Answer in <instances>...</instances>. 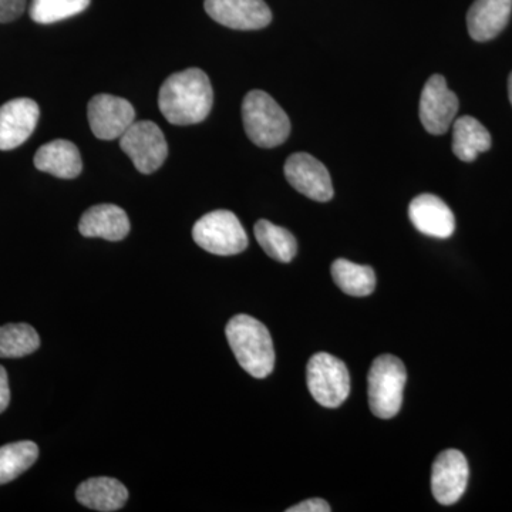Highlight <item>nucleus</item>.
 I'll return each mask as SVG.
<instances>
[{
    "instance_id": "nucleus-7",
    "label": "nucleus",
    "mask_w": 512,
    "mask_h": 512,
    "mask_svg": "<svg viewBox=\"0 0 512 512\" xmlns=\"http://www.w3.org/2000/svg\"><path fill=\"white\" fill-rule=\"evenodd\" d=\"M120 147L141 174H153L168 157V144L153 121H134L120 138Z\"/></svg>"
},
{
    "instance_id": "nucleus-21",
    "label": "nucleus",
    "mask_w": 512,
    "mask_h": 512,
    "mask_svg": "<svg viewBox=\"0 0 512 512\" xmlns=\"http://www.w3.org/2000/svg\"><path fill=\"white\" fill-rule=\"evenodd\" d=\"M254 231L258 244L275 261L288 264L295 258L296 252H298V242L288 229L261 220L256 222Z\"/></svg>"
},
{
    "instance_id": "nucleus-14",
    "label": "nucleus",
    "mask_w": 512,
    "mask_h": 512,
    "mask_svg": "<svg viewBox=\"0 0 512 512\" xmlns=\"http://www.w3.org/2000/svg\"><path fill=\"white\" fill-rule=\"evenodd\" d=\"M410 221L427 237L446 239L454 234L456 218L450 207L433 194H421L409 205Z\"/></svg>"
},
{
    "instance_id": "nucleus-12",
    "label": "nucleus",
    "mask_w": 512,
    "mask_h": 512,
    "mask_svg": "<svg viewBox=\"0 0 512 512\" xmlns=\"http://www.w3.org/2000/svg\"><path fill=\"white\" fill-rule=\"evenodd\" d=\"M204 8L211 19L229 29L259 30L272 22L265 0H205Z\"/></svg>"
},
{
    "instance_id": "nucleus-11",
    "label": "nucleus",
    "mask_w": 512,
    "mask_h": 512,
    "mask_svg": "<svg viewBox=\"0 0 512 512\" xmlns=\"http://www.w3.org/2000/svg\"><path fill=\"white\" fill-rule=\"evenodd\" d=\"M288 183L313 201L328 202L333 198L332 178L328 168L308 153H296L286 160Z\"/></svg>"
},
{
    "instance_id": "nucleus-4",
    "label": "nucleus",
    "mask_w": 512,
    "mask_h": 512,
    "mask_svg": "<svg viewBox=\"0 0 512 512\" xmlns=\"http://www.w3.org/2000/svg\"><path fill=\"white\" fill-rule=\"evenodd\" d=\"M369 403L379 419H393L402 409L404 386L407 382L406 367L393 355H382L370 367Z\"/></svg>"
},
{
    "instance_id": "nucleus-18",
    "label": "nucleus",
    "mask_w": 512,
    "mask_h": 512,
    "mask_svg": "<svg viewBox=\"0 0 512 512\" xmlns=\"http://www.w3.org/2000/svg\"><path fill=\"white\" fill-rule=\"evenodd\" d=\"M76 498L84 507L101 512L119 511L128 500V491L116 478L96 477L83 481Z\"/></svg>"
},
{
    "instance_id": "nucleus-17",
    "label": "nucleus",
    "mask_w": 512,
    "mask_h": 512,
    "mask_svg": "<svg viewBox=\"0 0 512 512\" xmlns=\"http://www.w3.org/2000/svg\"><path fill=\"white\" fill-rule=\"evenodd\" d=\"M35 165L37 170L63 180L79 177L83 170L79 148L67 140H53L40 147Z\"/></svg>"
},
{
    "instance_id": "nucleus-15",
    "label": "nucleus",
    "mask_w": 512,
    "mask_h": 512,
    "mask_svg": "<svg viewBox=\"0 0 512 512\" xmlns=\"http://www.w3.org/2000/svg\"><path fill=\"white\" fill-rule=\"evenodd\" d=\"M512 0H476L467 13V28L476 42L500 35L510 22Z\"/></svg>"
},
{
    "instance_id": "nucleus-24",
    "label": "nucleus",
    "mask_w": 512,
    "mask_h": 512,
    "mask_svg": "<svg viewBox=\"0 0 512 512\" xmlns=\"http://www.w3.org/2000/svg\"><path fill=\"white\" fill-rule=\"evenodd\" d=\"M92 0H32L30 18L40 25L60 22L73 18L89 8Z\"/></svg>"
},
{
    "instance_id": "nucleus-23",
    "label": "nucleus",
    "mask_w": 512,
    "mask_h": 512,
    "mask_svg": "<svg viewBox=\"0 0 512 512\" xmlns=\"http://www.w3.org/2000/svg\"><path fill=\"white\" fill-rule=\"evenodd\" d=\"M40 346V338L28 323L0 326V357L18 359L32 355Z\"/></svg>"
},
{
    "instance_id": "nucleus-2",
    "label": "nucleus",
    "mask_w": 512,
    "mask_h": 512,
    "mask_svg": "<svg viewBox=\"0 0 512 512\" xmlns=\"http://www.w3.org/2000/svg\"><path fill=\"white\" fill-rule=\"evenodd\" d=\"M225 335L237 362L248 375L265 379L274 372V342L264 323L249 315H237L229 320Z\"/></svg>"
},
{
    "instance_id": "nucleus-22",
    "label": "nucleus",
    "mask_w": 512,
    "mask_h": 512,
    "mask_svg": "<svg viewBox=\"0 0 512 512\" xmlns=\"http://www.w3.org/2000/svg\"><path fill=\"white\" fill-rule=\"evenodd\" d=\"M39 457V447L33 441H18L0 447V485L10 483L28 471Z\"/></svg>"
},
{
    "instance_id": "nucleus-10",
    "label": "nucleus",
    "mask_w": 512,
    "mask_h": 512,
    "mask_svg": "<svg viewBox=\"0 0 512 512\" xmlns=\"http://www.w3.org/2000/svg\"><path fill=\"white\" fill-rule=\"evenodd\" d=\"M470 468L467 458L461 451H443L431 467V491L437 503L456 504L467 490Z\"/></svg>"
},
{
    "instance_id": "nucleus-19",
    "label": "nucleus",
    "mask_w": 512,
    "mask_h": 512,
    "mask_svg": "<svg viewBox=\"0 0 512 512\" xmlns=\"http://www.w3.org/2000/svg\"><path fill=\"white\" fill-rule=\"evenodd\" d=\"M493 140L487 128L471 116H463L453 123V153L458 160L471 163L481 153L490 150Z\"/></svg>"
},
{
    "instance_id": "nucleus-26",
    "label": "nucleus",
    "mask_w": 512,
    "mask_h": 512,
    "mask_svg": "<svg viewBox=\"0 0 512 512\" xmlns=\"http://www.w3.org/2000/svg\"><path fill=\"white\" fill-rule=\"evenodd\" d=\"M288 512H330L332 507L322 498H312V500L303 501L301 504L293 505L286 510Z\"/></svg>"
},
{
    "instance_id": "nucleus-28",
    "label": "nucleus",
    "mask_w": 512,
    "mask_h": 512,
    "mask_svg": "<svg viewBox=\"0 0 512 512\" xmlns=\"http://www.w3.org/2000/svg\"><path fill=\"white\" fill-rule=\"evenodd\" d=\"M508 97H510L512 106V73L510 74V77H508Z\"/></svg>"
},
{
    "instance_id": "nucleus-1",
    "label": "nucleus",
    "mask_w": 512,
    "mask_h": 512,
    "mask_svg": "<svg viewBox=\"0 0 512 512\" xmlns=\"http://www.w3.org/2000/svg\"><path fill=\"white\" fill-rule=\"evenodd\" d=\"M214 103L210 77L201 69L171 74L161 86L158 106L168 123L191 126L207 119Z\"/></svg>"
},
{
    "instance_id": "nucleus-6",
    "label": "nucleus",
    "mask_w": 512,
    "mask_h": 512,
    "mask_svg": "<svg viewBox=\"0 0 512 512\" xmlns=\"http://www.w3.org/2000/svg\"><path fill=\"white\" fill-rule=\"evenodd\" d=\"M306 380L313 399L323 407L336 409L350 393L348 367L329 353H316L306 366Z\"/></svg>"
},
{
    "instance_id": "nucleus-5",
    "label": "nucleus",
    "mask_w": 512,
    "mask_h": 512,
    "mask_svg": "<svg viewBox=\"0 0 512 512\" xmlns=\"http://www.w3.org/2000/svg\"><path fill=\"white\" fill-rule=\"evenodd\" d=\"M192 238L198 247L210 254L231 256L248 248V235L234 212L212 211L204 215L192 228Z\"/></svg>"
},
{
    "instance_id": "nucleus-9",
    "label": "nucleus",
    "mask_w": 512,
    "mask_h": 512,
    "mask_svg": "<svg viewBox=\"0 0 512 512\" xmlns=\"http://www.w3.org/2000/svg\"><path fill=\"white\" fill-rule=\"evenodd\" d=\"M458 113L456 93L448 89L441 74H433L424 84L420 97V121L427 133L441 136L453 126Z\"/></svg>"
},
{
    "instance_id": "nucleus-25",
    "label": "nucleus",
    "mask_w": 512,
    "mask_h": 512,
    "mask_svg": "<svg viewBox=\"0 0 512 512\" xmlns=\"http://www.w3.org/2000/svg\"><path fill=\"white\" fill-rule=\"evenodd\" d=\"M26 0H0V23L13 22L25 12Z\"/></svg>"
},
{
    "instance_id": "nucleus-16",
    "label": "nucleus",
    "mask_w": 512,
    "mask_h": 512,
    "mask_svg": "<svg viewBox=\"0 0 512 512\" xmlns=\"http://www.w3.org/2000/svg\"><path fill=\"white\" fill-rule=\"evenodd\" d=\"M79 231L83 237L121 241L130 232V220L123 208L101 204L89 208L80 220Z\"/></svg>"
},
{
    "instance_id": "nucleus-13",
    "label": "nucleus",
    "mask_w": 512,
    "mask_h": 512,
    "mask_svg": "<svg viewBox=\"0 0 512 512\" xmlns=\"http://www.w3.org/2000/svg\"><path fill=\"white\" fill-rule=\"evenodd\" d=\"M40 110L32 99H15L0 107V150L22 146L37 126Z\"/></svg>"
},
{
    "instance_id": "nucleus-3",
    "label": "nucleus",
    "mask_w": 512,
    "mask_h": 512,
    "mask_svg": "<svg viewBox=\"0 0 512 512\" xmlns=\"http://www.w3.org/2000/svg\"><path fill=\"white\" fill-rule=\"evenodd\" d=\"M245 133L255 146L274 148L284 144L291 134V121L268 93L254 90L242 103Z\"/></svg>"
},
{
    "instance_id": "nucleus-20",
    "label": "nucleus",
    "mask_w": 512,
    "mask_h": 512,
    "mask_svg": "<svg viewBox=\"0 0 512 512\" xmlns=\"http://www.w3.org/2000/svg\"><path fill=\"white\" fill-rule=\"evenodd\" d=\"M330 272L336 285L350 296L363 298L375 291L376 274L370 266L357 265L348 259H336Z\"/></svg>"
},
{
    "instance_id": "nucleus-27",
    "label": "nucleus",
    "mask_w": 512,
    "mask_h": 512,
    "mask_svg": "<svg viewBox=\"0 0 512 512\" xmlns=\"http://www.w3.org/2000/svg\"><path fill=\"white\" fill-rule=\"evenodd\" d=\"M10 403V387L8 372L5 367L0 366V413L8 409Z\"/></svg>"
},
{
    "instance_id": "nucleus-8",
    "label": "nucleus",
    "mask_w": 512,
    "mask_h": 512,
    "mask_svg": "<svg viewBox=\"0 0 512 512\" xmlns=\"http://www.w3.org/2000/svg\"><path fill=\"white\" fill-rule=\"evenodd\" d=\"M87 119L94 136L100 140H120L136 121V110L126 99L97 94L87 106Z\"/></svg>"
}]
</instances>
